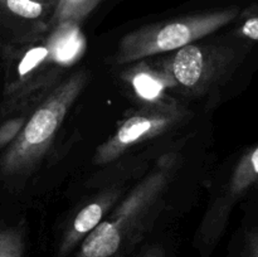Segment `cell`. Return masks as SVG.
I'll use <instances>...</instances> for the list:
<instances>
[{
    "instance_id": "obj_12",
    "label": "cell",
    "mask_w": 258,
    "mask_h": 257,
    "mask_svg": "<svg viewBox=\"0 0 258 257\" xmlns=\"http://www.w3.org/2000/svg\"><path fill=\"white\" fill-rule=\"evenodd\" d=\"M102 0H57L48 28L66 20L81 23Z\"/></svg>"
},
{
    "instance_id": "obj_10",
    "label": "cell",
    "mask_w": 258,
    "mask_h": 257,
    "mask_svg": "<svg viewBox=\"0 0 258 257\" xmlns=\"http://www.w3.org/2000/svg\"><path fill=\"white\" fill-rule=\"evenodd\" d=\"M258 181V145L247 151L237 163L227 188L224 209L228 211L232 204L241 198Z\"/></svg>"
},
{
    "instance_id": "obj_16",
    "label": "cell",
    "mask_w": 258,
    "mask_h": 257,
    "mask_svg": "<svg viewBox=\"0 0 258 257\" xmlns=\"http://www.w3.org/2000/svg\"><path fill=\"white\" fill-rule=\"evenodd\" d=\"M247 248L249 257H258V229H251L247 233Z\"/></svg>"
},
{
    "instance_id": "obj_11",
    "label": "cell",
    "mask_w": 258,
    "mask_h": 257,
    "mask_svg": "<svg viewBox=\"0 0 258 257\" xmlns=\"http://www.w3.org/2000/svg\"><path fill=\"white\" fill-rule=\"evenodd\" d=\"M57 0H0V12L20 20L42 22L49 20Z\"/></svg>"
},
{
    "instance_id": "obj_18",
    "label": "cell",
    "mask_w": 258,
    "mask_h": 257,
    "mask_svg": "<svg viewBox=\"0 0 258 257\" xmlns=\"http://www.w3.org/2000/svg\"><path fill=\"white\" fill-rule=\"evenodd\" d=\"M256 185H257V186H258V181H257V184H256Z\"/></svg>"
},
{
    "instance_id": "obj_7",
    "label": "cell",
    "mask_w": 258,
    "mask_h": 257,
    "mask_svg": "<svg viewBox=\"0 0 258 257\" xmlns=\"http://www.w3.org/2000/svg\"><path fill=\"white\" fill-rule=\"evenodd\" d=\"M122 80L131 86L141 101L156 107H170L166 91L175 88V83L158 59L138 60L133 67L123 71Z\"/></svg>"
},
{
    "instance_id": "obj_8",
    "label": "cell",
    "mask_w": 258,
    "mask_h": 257,
    "mask_svg": "<svg viewBox=\"0 0 258 257\" xmlns=\"http://www.w3.org/2000/svg\"><path fill=\"white\" fill-rule=\"evenodd\" d=\"M52 62L59 68H67L77 63L87 49V39L80 28V23L66 20L50 28L44 39Z\"/></svg>"
},
{
    "instance_id": "obj_3",
    "label": "cell",
    "mask_w": 258,
    "mask_h": 257,
    "mask_svg": "<svg viewBox=\"0 0 258 257\" xmlns=\"http://www.w3.org/2000/svg\"><path fill=\"white\" fill-rule=\"evenodd\" d=\"M171 168L173 160L170 159L144 178L115 212L83 239L78 257H112L118 252L138 218L153 206L164 190Z\"/></svg>"
},
{
    "instance_id": "obj_14",
    "label": "cell",
    "mask_w": 258,
    "mask_h": 257,
    "mask_svg": "<svg viewBox=\"0 0 258 257\" xmlns=\"http://www.w3.org/2000/svg\"><path fill=\"white\" fill-rule=\"evenodd\" d=\"M238 19V34L246 39L258 42V3H252L243 8Z\"/></svg>"
},
{
    "instance_id": "obj_4",
    "label": "cell",
    "mask_w": 258,
    "mask_h": 257,
    "mask_svg": "<svg viewBox=\"0 0 258 257\" xmlns=\"http://www.w3.org/2000/svg\"><path fill=\"white\" fill-rule=\"evenodd\" d=\"M243 49L224 44H191L159 60L179 88L188 95H203L232 73Z\"/></svg>"
},
{
    "instance_id": "obj_6",
    "label": "cell",
    "mask_w": 258,
    "mask_h": 257,
    "mask_svg": "<svg viewBox=\"0 0 258 257\" xmlns=\"http://www.w3.org/2000/svg\"><path fill=\"white\" fill-rule=\"evenodd\" d=\"M183 116V112L173 106L156 107L131 116L118 126L112 136L96 149L93 163L103 165L116 160L133 146L168 131Z\"/></svg>"
},
{
    "instance_id": "obj_2",
    "label": "cell",
    "mask_w": 258,
    "mask_h": 257,
    "mask_svg": "<svg viewBox=\"0 0 258 257\" xmlns=\"http://www.w3.org/2000/svg\"><path fill=\"white\" fill-rule=\"evenodd\" d=\"M243 8L238 5L197 13L154 23L133 30L121 39L115 62L130 65L138 60L174 52L203 39L238 19Z\"/></svg>"
},
{
    "instance_id": "obj_9",
    "label": "cell",
    "mask_w": 258,
    "mask_h": 257,
    "mask_svg": "<svg viewBox=\"0 0 258 257\" xmlns=\"http://www.w3.org/2000/svg\"><path fill=\"white\" fill-rule=\"evenodd\" d=\"M115 197V193L105 194V196L100 197L97 201L85 206L78 212L63 237L62 244H60V254H66L72 251L103 221V216Z\"/></svg>"
},
{
    "instance_id": "obj_5",
    "label": "cell",
    "mask_w": 258,
    "mask_h": 257,
    "mask_svg": "<svg viewBox=\"0 0 258 257\" xmlns=\"http://www.w3.org/2000/svg\"><path fill=\"white\" fill-rule=\"evenodd\" d=\"M5 81L0 115L19 110L44 90L53 80L58 66L52 62L44 40L27 47H5Z\"/></svg>"
},
{
    "instance_id": "obj_13",
    "label": "cell",
    "mask_w": 258,
    "mask_h": 257,
    "mask_svg": "<svg viewBox=\"0 0 258 257\" xmlns=\"http://www.w3.org/2000/svg\"><path fill=\"white\" fill-rule=\"evenodd\" d=\"M24 234L18 227L0 229V257H23Z\"/></svg>"
},
{
    "instance_id": "obj_1",
    "label": "cell",
    "mask_w": 258,
    "mask_h": 257,
    "mask_svg": "<svg viewBox=\"0 0 258 257\" xmlns=\"http://www.w3.org/2000/svg\"><path fill=\"white\" fill-rule=\"evenodd\" d=\"M87 81L86 71L76 72L60 82L35 108L22 133L0 158L2 175H23L42 160Z\"/></svg>"
},
{
    "instance_id": "obj_15",
    "label": "cell",
    "mask_w": 258,
    "mask_h": 257,
    "mask_svg": "<svg viewBox=\"0 0 258 257\" xmlns=\"http://www.w3.org/2000/svg\"><path fill=\"white\" fill-rule=\"evenodd\" d=\"M27 120L28 118L25 116H17V117L5 120L0 125V150H4L8 146L12 145L13 141L22 133Z\"/></svg>"
},
{
    "instance_id": "obj_17",
    "label": "cell",
    "mask_w": 258,
    "mask_h": 257,
    "mask_svg": "<svg viewBox=\"0 0 258 257\" xmlns=\"http://www.w3.org/2000/svg\"><path fill=\"white\" fill-rule=\"evenodd\" d=\"M141 257H165V256H164L163 248L159 246H155L149 248Z\"/></svg>"
}]
</instances>
